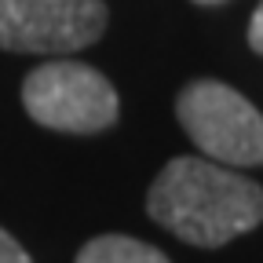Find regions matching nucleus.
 Listing matches in <instances>:
<instances>
[{"label":"nucleus","mask_w":263,"mask_h":263,"mask_svg":"<svg viewBox=\"0 0 263 263\" xmlns=\"http://www.w3.org/2000/svg\"><path fill=\"white\" fill-rule=\"evenodd\" d=\"M146 212L179 241L219 249L263 223V186L205 157H172L150 183Z\"/></svg>","instance_id":"obj_1"},{"label":"nucleus","mask_w":263,"mask_h":263,"mask_svg":"<svg viewBox=\"0 0 263 263\" xmlns=\"http://www.w3.org/2000/svg\"><path fill=\"white\" fill-rule=\"evenodd\" d=\"M179 124L209 161L227 168L263 164V114L223 81H194L176 99Z\"/></svg>","instance_id":"obj_2"},{"label":"nucleus","mask_w":263,"mask_h":263,"mask_svg":"<svg viewBox=\"0 0 263 263\" xmlns=\"http://www.w3.org/2000/svg\"><path fill=\"white\" fill-rule=\"evenodd\" d=\"M22 106L26 114L55 132L91 136L117 121L121 103L114 84L84 62H44L22 81Z\"/></svg>","instance_id":"obj_3"},{"label":"nucleus","mask_w":263,"mask_h":263,"mask_svg":"<svg viewBox=\"0 0 263 263\" xmlns=\"http://www.w3.org/2000/svg\"><path fill=\"white\" fill-rule=\"evenodd\" d=\"M106 29L103 0H0V48L66 55L95 44Z\"/></svg>","instance_id":"obj_4"},{"label":"nucleus","mask_w":263,"mask_h":263,"mask_svg":"<svg viewBox=\"0 0 263 263\" xmlns=\"http://www.w3.org/2000/svg\"><path fill=\"white\" fill-rule=\"evenodd\" d=\"M73 263H172L161 249L128 238V234H99L91 241H84V249L77 252Z\"/></svg>","instance_id":"obj_5"},{"label":"nucleus","mask_w":263,"mask_h":263,"mask_svg":"<svg viewBox=\"0 0 263 263\" xmlns=\"http://www.w3.org/2000/svg\"><path fill=\"white\" fill-rule=\"evenodd\" d=\"M0 263H33V256L15 241V234H8L4 227H0Z\"/></svg>","instance_id":"obj_6"},{"label":"nucleus","mask_w":263,"mask_h":263,"mask_svg":"<svg viewBox=\"0 0 263 263\" xmlns=\"http://www.w3.org/2000/svg\"><path fill=\"white\" fill-rule=\"evenodd\" d=\"M249 48H252L256 55H263V0H259L252 22H249Z\"/></svg>","instance_id":"obj_7"},{"label":"nucleus","mask_w":263,"mask_h":263,"mask_svg":"<svg viewBox=\"0 0 263 263\" xmlns=\"http://www.w3.org/2000/svg\"><path fill=\"white\" fill-rule=\"evenodd\" d=\"M197 4H223V0H197Z\"/></svg>","instance_id":"obj_8"}]
</instances>
